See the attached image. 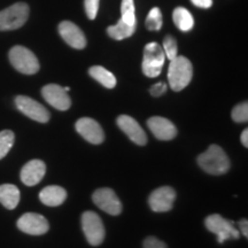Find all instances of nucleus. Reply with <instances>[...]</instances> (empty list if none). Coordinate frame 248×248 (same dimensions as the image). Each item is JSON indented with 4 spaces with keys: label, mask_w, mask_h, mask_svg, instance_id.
Instances as JSON below:
<instances>
[{
    "label": "nucleus",
    "mask_w": 248,
    "mask_h": 248,
    "mask_svg": "<svg viewBox=\"0 0 248 248\" xmlns=\"http://www.w3.org/2000/svg\"><path fill=\"white\" fill-rule=\"evenodd\" d=\"M29 6L26 2H16L0 12V31L16 30L27 22Z\"/></svg>",
    "instance_id": "4"
},
{
    "label": "nucleus",
    "mask_w": 248,
    "mask_h": 248,
    "mask_svg": "<svg viewBox=\"0 0 248 248\" xmlns=\"http://www.w3.org/2000/svg\"><path fill=\"white\" fill-rule=\"evenodd\" d=\"M75 126L76 131L91 144L99 145L105 140L104 130H102L100 124L93 119H90V117L79 119L76 122Z\"/></svg>",
    "instance_id": "13"
},
{
    "label": "nucleus",
    "mask_w": 248,
    "mask_h": 248,
    "mask_svg": "<svg viewBox=\"0 0 248 248\" xmlns=\"http://www.w3.org/2000/svg\"><path fill=\"white\" fill-rule=\"evenodd\" d=\"M163 52L166 54V58H168L170 61L173 60L178 55V46L176 39L172 36H167L163 40Z\"/></svg>",
    "instance_id": "26"
},
{
    "label": "nucleus",
    "mask_w": 248,
    "mask_h": 248,
    "mask_svg": "<svg viewBox=\"0 0 248 248\" xmlns=\"http://www.w3.org/2000/svg\"><path fill=\"white\" fill-rule=\"evenodd\" d=\"M67 199V191L58 185H49L43 188L39 193V200L45 206L58 207Z\"/></svg>",
    "instance_id": "18"
},
{
    "label": "nucleus",
    "mask_w": 248,
    "mask_h": 248,
    "mask_svg": "<svg viewBox=\"0 0 248 248\" xmlns=\"http://www.w3.org/2000/svg\"><path fill=\"white\" fill-rule=\"evenodd\" d=\"M90 76L100 83L106 89H114L116 86V77L101 66H93L89 70Z\"/></svg>",
    "instance_id": "20"
},
{
    "label": "nucleus",
    "mask_w": 248,
    "mask_h": 248,
    "mask_svg": "<svg viewBox=\"0 0 248 248\" xmlns=\"http://www.w3.org/2000/svg\"><path fill=\"white\" fill-rule=\"evenodd\" d=\"M167 89H168V86H167L166 83H156V84H154L152 88L150 89V93L153 97H161V95L164 94L167 91Z\"/></svg>",
    "instance_id": "30"
},
{
    "label": "nucleus",
    "mask_w": 248,
    "mask_h": 248,
    "mask_svg": "<svg viewBox=\"0 0 248 248\" xmlns=\"http://www.w3.org/2000/svg\"><path fill=\"white\" fill-rule=\"evenodd\" d=\"M17 228L30 235H42L49 230L48 221L37 213H26L18 218Z\"/></svg>",
    "instance_id": "10"
},
{
    "label": "nucleus",
    "mask_w": 248,
    "mask_h": 248,
    "mask_svg": "<svg viewBox=\"0 0 248 248\" xmlns=\"http://www.w3.org/2000/svg\"><path fill=\"white\" fill-rule=\"evenodd\" d=\"M147 126L159 140H171L177 136V128L171 121L161 116L151 117L147 121Z\"/></svg>",
    "instance_id": "15"
},
{
    "label": "nucleus",
    "mask_w": 248,
    "mask_h": 248,
    "mask_svg": "<svg viewBox=\"0 0 248 248\" xmlns=\"http://www.w3.org/2000/svg\"><path fill=\"white\" fill-rule=\"evenodd\" d=\"M142 247L144 248H168L167 247L166 243H163L162 240L157 239L156 237H147L146 239L144 240Z\"/></svg>",
    "instance_id": "29"
},
{
    "label": "nucleus",
    "mask_w": 248,
    "mask_h": 248,
    "mask_svg": "<svg viewBox=\"0 0 248 248\" xmlns=\"http://www.w3.org/2000/svg\"><path fill=\"white\" fill-rule=\"evenodd\" d=\"M172 18L176 27L182 31H190L194 26L193 16H192L190 12L184 7L175 8L172 14Z\"/></svg>",
    "instance_id": "21"
},
{
    "label": "nucleus",
    "mask_w": 248,
    "mask_h": 248,
    "mask_svg": "<svg viewBox=\"0 0 248 248\" xmlns=\"http://www.w3.org/2000/svg\"><path fill=\"white\" fill-rule=\"evenodd\" d=\"M46 172V164L42 160H31L23 166L20 177L24 185L35 186L42 182Z\"/></svg>",
    "instance_id": "17"
},
{
    "label": "nucleus",
    "mask_w": 248,
    "mask_h": 248,
    "mask_svg": "<svg viewBox=\"0 0 248 248\" xmlns=\"http://www.w3.org/2000/svg\"><path fill=\"white\" fill-rule=\"evenodd\" d=\"M238 226H239V232L241 234H244L245 237H248V222L246 218L240 219L239 223H238Z\"/></svg>",
    "instance_id": "32"
},
{
    "label": "nucleus",
    "mask_w": 248,
    "mask_h": 248,
    "mask_svg": "<svg viewBox=\"0 0 248 248\" xmlns=\"http://www.w3.org/2000/svg\"><path fill=\"white\" fill-rule=\"evenodd\" d=\"M82 229L88 243L92 246H99L105 239V226L98 214L85 212L82 215Z\"/></svg>",
    "instance_id": "7"
},
{
    "label": "nucleus",
    "mask_w": 248,
    "mask_h": 248,
    "mask_svg": "<svg viewBox=\"0 0 248 248\" xmlns=\"http://www.w3.org/2000/svg\"><path fill=\"white\" fill-rule=\"evenodd\" d=\"M15 105L21 113L39 123H46L51 119V114L46 108L27 95H17L15 98Z\"/></svg>",
    "instance_id": "8"
},
{
    "label": "nucleus",
    "mask_w": 248,
    "mask_h": 248,
    "mask_svg": "<svg viewBox=\"0 0 248 248\" xmlns=\"http://www.w3.org/2000/svg\"><path fill=\"white\" fill-rule=\"evenodd\" d=\"M166 60L162 46L157 43H148L144 48V59H142V73L150 78L157 77L162 71V67Z\"/></svg>",
    "instance_id": "5"
},
{
    "label": "nucleus",
    "mask_w": 248,
    "mask_h": 248,
    "mask_svg": "<svg viewBox=\"0 0 248 248\" xmlns=\"http://www.w3.org/2000/svg\"><path fill=\"white\" fill-rule=\"evenodd\" d=\"M59 33L64 42L71 47L83 49L86 46V38L84 32L76 24L69 21H63L59 24Z\"/></svg>",
    "instance_id": "16"
},
{
    "label": "nucleus",
    "mask_w": 248,
    "mask_h": 248,
    "mask_svg": "<svg viewBox=\"0 0 248 248\" xmlns=\"http://www.w3.org/2000/svg\"><path fill=\"white\" fill-rule=\"evenodd\" d=\"M121 20L129 26H136V14H135V2L133 0H122L121 5Z\"/></svg>",
    "instance_id": "24"
},
{
    "label": "nucleus",
    "mask_w": 248,
    "mask_h": 248,
    "mask_svg": "<svg viewBox=\"0 0 248 248\" xmlns=\"http://www.w3.org/2000/svg\"><path fill=\"white\" fill-rule=\"evenodd\" d=\"M193 76V67L187 58L177 55L170 61L168 68V80L170 88L179 92L190 84Z\"/></svg>",
    "instance_id": "2"
},
{
    "label": "nucleus",
    "mask_w": 248,
    "mask_h": 248,
    "mask_svg": "<svg viewBox=\"0 0 248 248\" xmlns=\"http://www.w3.org/2000/svg\"><path fill=\"white\" fill-rule=\"evenodd\" d=\"M146 28L151 31H159L162 28V14L157 7L151 9L146 17Z\"/></svg>",
    "instance_id": "25"
},
{
    "label": "nucleus",
    "mask_w": 248,
    "mask_h": 248,
    "mask_svg": "<svg viewBox=\"0 0 248 248\" xmlns=\"http://www.w3.org/2000/svg\"><path fill=\"white\" fill-rule=\"evenodd\" d=\"M15 141V135L11 130L0 131V160L4 159L8 152L12 150Z\"/></svg>",
    "instance_id": "23"
},
{
    "label": "nucleus",
    "mask_w": 248,
    "mask_h": 248,
    "mask_svg": "<svg viewBox=\"0 0 248 248\" xmlns=\"http://www.w3.org/2000/svg\"><path fill=\"white\" fill-rule=\"evenodd\" d=\"M20 190H18L15 185H0V203H1L6 209L13 210L16 208L18 202H20Z\"/></svg>",
    "instance_id": "19"
},
{
    "label": "nucleus",
    "mask_w": 248,
    "mask_h": 248,
    "mask_svg": "<svg viewBox=\"0 0 248 248\" xmlns=\"http://www.w3.org/2000/svg\"><path fill=\"white\" fill-rule=\"evenodd\" d=\"M198 163L203 171L215 176L224 175L230 169V160L218 145H210L208 150L198 156Z\"/></svg>",
    "instance_id": "1"
},
{
    "label": "nucleus",
    "mask_w": 248,
    "mask_h": 248,
    "mask_svg": "<svg viewBox=\"0 0 248 248\" xmlns=\"http://www.w3.org/2000/svg\"><path fill=\"white\" fill-rule=\"evenodd\" d=\"M204 225L212 233L217 235V240L223 244L229 239H239L240 232L235 228L233 222L229 221L219 214H213L204 219Z\"/></svg>",
    "instance_id": "6"
},
{
    "label": "nucleus",
    "mask_w": 248,
    "mask_h": 248,
    "mask_svg": "<svg viewBox=\"0 0 248 248\" xmlns=\"http://www.w3.org/2000/svg\"><path fill=\"white\" fill-rule=\"evenodd\" d=\"M8 57L12 66L17 71H20L21 74H24V75H33V74L38 73L40 68L39 61L29 48L21 45L14 46L9 51Z\"/></svg>",
    "instance_id": "3"
},
{
    "label": "nucleus",
    "mask_w": 248,
    "mask_h": 248,
    "mask_svg": "<svg viewBox=\"0 0 248 248\" xmlns=\"http://www.w3.org/2000/svg\"><path fill=\"white\" fill-rule=\"evenodd\" d=\"M92 199L93 202L97 204L98 208L104 210L105 213L109 214V215L117 216L122 213V203L111 188H99L93 193Z\"/></svg>",
    "instance_id": "9"
},
{
    "label": "nucleus",
    "mask_w": 248,
    "mask_h": 248,
    "mask_svg": "<svg viewBox=\"0 0 248 248\" xmlns=\"http://www.w3.org/2000/svg\"><path fill=\"white\" fill-rule=\"evenodd\" d=\"M176 191L170 186H161L152 192L148 198L150 208L155 213H166L172 209Z\"/></svg>",
    "instance_id": "11"
},
{
    "label": "nucleus",
    "mask_w": 248,
    "mask_h": 248,
    "mask_svg": "<svg viewBox=\"0 0 248 248\" xmlns=\"http://www.w3.org/2000/svg\"><path fill=\"white\" fill-rule=\"evenodd\" d=\"M192 4L201 8H209L212 7L213 0H191Z\"/></svg>",
    "instance_id": "31"
},
{
    "label": "nucleus",
    "mask_w": 248,
    "mask_h": 248,
    "mask_svg": "<svg viewBox=\"0 0 248 248\" xmlns=\"http://www.w3.org/2000/svg\"><path fill=\"white\" fill-rule=\"evenodd\" d=\"M117 125L130 138V140L144 146L147 144V136L137 121L129 115H121L117 117Z\"/></svg>",
    "instance_id": "14"
},
{
    "label": "nucleus",
    "mask_w": 248,
    "mask_h": 248,
    "mask_svg": "<svg viewBox=\"0 0 248 248\" xmlns=\"http://www.w3.org/2000/svg\"><path fill=\"white\" fill-rule=\"evenodd\" d=\"M42 95L47 104L58 110H67L71 106L68 93L58 84H47L42 89Z\"/></svg>",
    "instance_id": "12"
},
{
    "label": "nucleus",
    "mask_w": 248,
    "mask_h": 248,
    "mask_svg": "<svg viewBox=\"0 0 248 248\" xmlns=\"http://www.w3.org/2000/svg\"><path fill=\"white\" fill-rule=\"evenodd\" d=\"M85 13L90 20H94L98 14L99 9V0H85Z\"/></svg>",
    "instance_id": "28"
},
{
    "label": "nucleus",
    "mask_w": 248,
    "mask_h": 248,
    "mask_svg": "<svg viewBox=\"0 0 248 248\" xmlns=\"http://www.w3.org/2000/svg\"><path fill=\"white\" fill-rule=\"evenodd\" d=\"M231 117L237 123H246L248 121V105L247 102H241L232 109Z\"/></svg>",
    "instance_id": "27"
},
{
    "label": "nucleus",
    "mask_w": 248,
    "mask_h": 248,
    "mask_svg": "<svg viewBox=\"0 0 248 248\" xmlns=\"http://www.w3.org/2000/svg\"><path fill=\"white\" fill-rule=\"evenodd\" d=\"M240 140H241V144H243L245 147H248V130L247 129H245L243 133H241Z\"/></svg>",
    "instance_id": "33"
},
{
    "label": "nucleus",
    "mask_w": 248,
    "mask_h": 248,
    "mask_svg": "<svg viewBox=\"0 0 248 248\" xmlns=\"http://www.w3.org/2000/svg\"><path fill=\"white\" fill-rule=\"evenodd\" d=\"M136 31V26H129L122 20H120L115 26L108 27L107 33L115 40H122L131 37Z\"/></svg>",
    "instance_id": "22"
}]
</instances>
